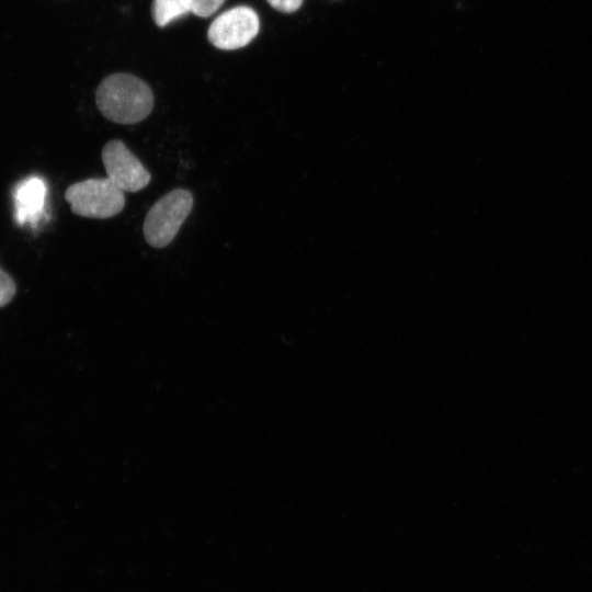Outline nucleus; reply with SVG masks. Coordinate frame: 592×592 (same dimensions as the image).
Instances as JSON below:
<instances>
[{"label": "nucleus", "instance_id": "obj_1", "mask_svg": "<svg viewBox=\"0 0 592 592\" xmlns=\"http://www.w3.org/2000/svg\"><path fill=\"white\" fill-rule=\"evenodd\" d=\"M95 102L101 114L117 124H136L153 109L149 86L129 73H114L98 87Z\"/></svg>", "mask_w": 592, "mask_h": 592}, {"label": "nucleus", "instance_id": "obj_2", "mask_svg": "<svg viewBox=\"0 0 592 592\" xmlns=\"http://www.w3.org/2000/svg\"><path fill=\"white\" fill-rule=\"evenodd\" d=\"M194 198L185 189H175L159 198L148 210L143 232L156 249L169 246L193 208Z\"/></svg>", "mask_w": 592, "mask_h": 592}, {"label": "nucleus", "instance_id": "obj_3", "mask_svg": "<svg viewBox=\"0 0 592 592\" xmlns=\"http://www.w3.org/2000/svg\"><path fill=\"white\" fill-rule=\"evenodd\" d=\"M124 193L109 178H92L69 185L65 200L75 215L106 219L123 210Z\"/></svg>", "mask_w": 592, "mask_h": 592}, {"label": "nucleus", "instance_id": "obj_4", "mask_svg": "<svg viewBox=\"0 0 592 592\" xmlns=\"http://www.w3.org/2000/svg\"><path fill=\"white\" fill-rule=\"evenodd\" d=\"M260 27L255 11L246 5L235 7L221 13L210 24L208 41L219 49H237L249 44Z\"/></svg>", "mask_w": 592, "mask_h": 592}, {"label": "nucleus", "instance_id": "obj_5", "mask_svg": "<svg viewBox=\"0 0 592 592\" xmlns=\"http://www.w3.org/2000/svg\"><path fill=\"white\" fill-rule=\"evenodd\" d=\"M101 156L107 178L123 192L135 193L149 184L151 174L122 140L107 141Z\"/></svg>", "mask_w": 592, "mask_h": 592}, {"label": "nucleus", "instance_id": "obj_6", "mask_svg": "<svg viewBox=\"0 0 592 592\" xmlns=\"http://www.w3.org/2000/svg\"><path fill=\"white\" fill-rule=\"evenodd\" d=\"M46 185L37 177L27 178L14 190L15 219L22 225L37 221L43 210Z\"/></svg>", "mask_w": 592, "mask_h": 592}, {"label": "nucleus", "instance_id": "obj_7", "mask_svg": "<svg viewBox=\"0 0 592 592\" xmlns=\"http://www.w3.org/2000/svg\"><path fill=\"white\" fill-rule=\"evenodd\" d=\"M191 12L186 0H153L152 18L158 26H164L174 19Z\"/></svg>", "mask_w": 592, "mask_h": 592}, {"label": "nucleus", "instance_id": "obj_8", "mask_svg": "<svg viewBox=\"0 0 592 592\" xmlns=\"http://www.w3.org/2000/svg\"><path fill=\"white\" fill-rule=\"evenodd\" d=\"M191 12L201 18H207L215 13L225 0H186Z\"/></svg>", "mask_w": 592, "mask_h": 592}, {"label": "nucleus", "instance_id": "obj_9", "mask_svg": "<svg viewBox=\"0 0 592 592\" xmlns=\"http://www.w3.org/2000/svg\"><path fill=\"white\" fill-rule=\"evenodd\" d=\"M13 278L0 267V308L8 305L15 295Z\"/></svg>", "mask_w": 592, "mask_h": 592}, {"label": "nucleus", "instance_id": "obj_10", "mask_svg": "<svg viewBox=\"0 0 592 592\" xmlns=\"http://www.w3.org/2000/svg\"><path fill=\"white\" fill-rule=\"evenodd\" d=\"M274 9L281 12L291 13L296 11L303 0H266Z\"/></svg>", "mask_w": 592, "mask_h": 592}]
</instances>
